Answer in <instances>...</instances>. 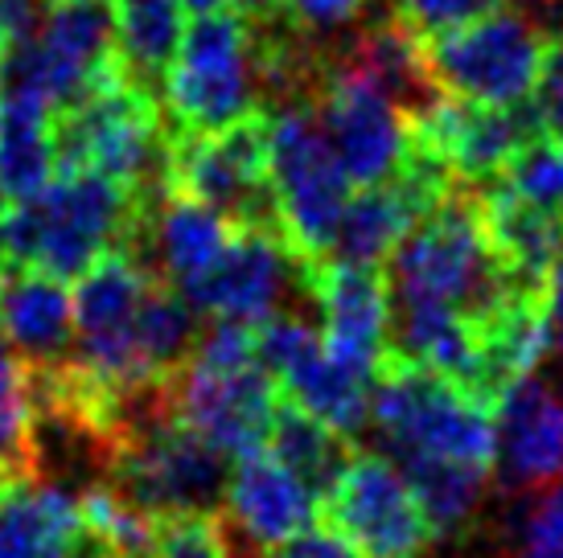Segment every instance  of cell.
Masks as SVG:
<instances>
[{"label": "cell", "instance_id": "obj_1", "mask_svg": "<svg viewBox=\"0 0 563 558\" xmlns=\"http://www.w3.org/2000/svg\"><path fill=\"white\" fill-rule=\"evenodd\" d=\"M391 309L449 312L482 328L527 283L506 267L482 214V189L453 186L387 259ZM534 292V288H531Z\"/></svg>", "mask_w": 563, "mask_h": 558}, {"label": "cell", "instance_id": "obj_2", "mask_svg": "<svg viewBox=\"0 0 563 558\" xmlns=\"http://www.w3.org/2000/svg\"><path fill=\"white\" fill-rule=\"evenodd\" d=\"M371 432L407 477L428 468H465L498 477L494 403L404 357H387L375 378Z\"/></svg>", "mask_w": 563, "mask_h": 558}, {"label": "cell", "instance_id": "obj_3", "mask_svg": "<svg viewBox=\"0 0 563 558\" xmlns=\"http://www.w3.org/2000/svg\"><path fill=\"white\" fill-rule=\"evenodd\" d=\"M141 193L95 169H63L37 198L16 202L0 222V255L13 267H37L79 279L108 250H128L144 214Z\"/></svg>", "mask_w": 563, "mask_h": 558}, {"label": "cell", "instance_id": "obj_4", "mask_svg": "<svg viewBox=\"0 0 563 558\" xmlns=\"http://www.w3.org/2000/svg\"><path fill=\"white\" fill-rule=\"evenodd\" d=\"M169 403L186 427L231 460L267 448L284 394L260 361L255 325L210 321L198 333L186 370L169 382Z\"/></svg>", "mask_w": 563, "mask_h": 558}, {"label": "cell", "instance_id": "obj_5", "mask_svg": "<svg viewBox=\"0 0 563 558\" xmlns=\"http://www.w3.org/2000/svg\"><path fill=\"white\" fill-rule=\"evenodd\" d=\"M108 484L153 517L222 510L231 456L186 427L169 403V387L144 399L108 448Z\"/></svg>", "mask_w": 563, "mask_h": 558}, {"label": "cell", "instance_id": "obj_6", "mask_svg": "<svg viewBox=\"0 0 563 558\" xmlns=\"http://www.w3.org/2000/svg\"><path fill=\"white\" fill-rule=\"evenodd\" d=\"M161 103L177 132H227L267 111L255 25L235 9L194 16L169 66Z\"/></svg>", "mask_w": 563, "mask_h": 558}, {"label": "cell", "instance_id": "obj_7", "mask_svg": "<svg viewBox=\"0 0 563 558\" xmlns=\"http://www.w3.org/2000/svg\"><path fill=\"white\" fill-rule=\"evenodd\" d=\"M267 181L276 222L300 259H329L354 181L317 120L313 99L267 111Z\"/></svg>", "mask_w": 563, "mask_h": 558}, {"label": "cell", "instance_id": "obj_8", "mask_svg": "<svg viewBox=\"0 0 563 558\" xmlns=\"http://www.w3.org/2000/svg\"><path fill=\"white\" fill-rule=\"evenodd\" d=\"M95 169L124 189L153 198L169 177V132L157 94L124 75L58 115V172Z\"/></svg>", "mask_w": 563, "mask_h": 558}, {"label": "cell", "instance_id": "obj_9", "mask_svg": "<svg viewBox=\"0 0 563 558\" xmlns=\"http://www.w3.org/2000/svg\"><path fill=\"white\" fill-rule=\"evenodd\" d=\"M548 42L543 21L501 4L461 30L423 42V54L440 94L485 108H522L534 99Z\"/></svg>", "mask_w": 563, "mask_h": 558}, {"label": "cell", "instance_id": "obj_10", "mask_svg": "<svg viewBox=\"0 0 563 558\" xmlns=\"http://www.w3.org/2000/svg\"><path fill=\"white\" fill-rule=\"evenodd\" d=\"M313 111L325 127L345 177L358 189L383 186L404 172L416 148V120L371 75L342 54L321 66Z\"/></svg>", "mask_w": 563, "mask_h": 558}, {"label": "cell", "instance_id": "obj_11", "mask_svg": "<svg viewBox=\"0 0 563 558\" xmlns=\"http://www.w3.org/2000/svg\"><path fill=\"white\" fill-rule=\"evenodd\" d=\"M165 186L219 210L235 226H272L276 202L267 181V111L227 132H169V177Z\"/></svg>", "mask_w": 563, "mask_h": 558}, {"label": "cell", "instance_id": "obj_12", "mask_svg": "<svg viewBox=\"0 0 563 558\" xmlns=\"http://www.w3.org/2000/svg\"><path fill=\"white\" fill-rule=\"evenodd\" d=\"M321 522L362 558H420L437 538L407 472L383 451H354L321 496Z\"/></svg>", "mask_w": 563, "mask_h": 558}, {"label": "cell", "instance_id": "obj_13", "mask_svg": "<svg viewBox=\"0 0 563 558\" xmlns=\"http://www.w3.org/2000/svg\"><path fill=\"white\" fill-rule=\"evenodd\" d=\"M297 292L309 300L305 259L288 247V238L272 226H239L219 264L181 295L198 316H210V321L264 325L280 312H292L288 295Z\"/></svg>", "mask_w": 563, "mask_h": 558}, {"label": "cell", "instance_id": "obj_14", "mask_svg": "<svg viewBox=\"0 0 563 558\" xmlns=\"http://www.w3.org/2000/svg\"><path fill=\"white\" fill-rule=\"evenodd\" d=\"M305 292L321 316L325 354L362 382H375L391 357V288L383 267L305 259Z\"/></svg>", "mask_w": 563, "mask_h": 558}, {"label": "cell", "instance_id": "obj_15", "mask_svg": "<svg viewBox=\"0 0 563 558\" xmlns=\"http://www.w3.org/2000/svg\"><path fill=\"white\" fill-rule=\"evenodd\" d=\"M543 132L531 103L522 108H485L465 99H440L416 120V144H423L461 186H494L518 148Z\"/></svg>", "mask_w": 563, "mask_h": 558}, {"label": "cell", "instance_id": "obj_16", "mask_svg": "<svg viewBox=\"0 0 563 558\" xmlns=\"http://www.w3.org/2000/svg\"><path fill=\"white\" fill-rule=\"evenodd\" d=\"M0 558H115L79 493L42 477H0Z\"/></svg>", "mask_w": 563, "mask_h": 558}, {"label": "cell", "instance_id": "obj_17", "mask_svg": "<svg viewBox=\"0 0 563 558\" xmlns=\"http://www.w3.org/2000/svg\"><path fill=\"white\" fill-rule=\"evenodd\" d=\"M498 481L510 493H534L563 481V394L548 378L527 373L494 403Z\"/></svg>", "mask_w": 563, "mask_h": 558}, {"label": "cell", "instance_id": "obj_18", "mask_svg": "<svg viewBox=\"0 0 563 558\" xmlns=\"http://www.w3.org/2000/svg\"><path fill=\"white\" fill-rule=\"evenodd\" d=\"M222 510H227V522L260 555H267L321 522V496L272 451L260 448L231 460Z\"/></svg>", "mask_w": 563, "mask_h": 558}, {"label": "cell", "instance_id": "obj_19", "mask_svg": "<svg viewBox=\"0 0 563 558\" xmlns=\"http://www.w3.org/2000/svg\"><path fill=\"white\" fill-rule=\"evenodd\" d=\"M0 337L30 361L33 373L70 366L75 292H66V279L37 267H9L0 292Z\"/></svg>", "mask_w": 563, "mask_h": 558}, {"label": "cell", "instance_id": "obj_20", "mask_svg": "<svg viewBox=\"0 0 563 558\" xmlns=\"http://www.w3.org/2000/svg\"><path fill=\"white\" fill-rule=\"evenodd\" d=\"M58 177V111L33 91H0V186L30 202Z\"/></svg>", "mask_w": 563, "mask_h": 558}, {"label": "cell", "instance_id": "obj_21", "mask_svg": "<svg viewBox=\"0 0 563 558\" xmlns=\"http://www.w3.org/2000/svg\"><path fill=\"white\" fill-rule=\"evenodd\" d=\"M482 214L506 267L534 292H543L551 267L563 255V214L518 198L510 186H482Z\"/></svg>", "mask_w": 563, "mask_h": 558}, {"label": "cell", "instance_id": "obj_22", "mask_svg": "<svg viewBox=\"0 0 563 558\" xmlns=\"http://www.w3.org/2000/svg\"><path fill=\"white\" fill-rule=\"evenodd\" d=\"M108 4L120 75L161 99L169 66L186 37V4L181 0H108Z\"/></svg>", "mask_w": 563, "mask_h": 558}, {"label": "cell", "instance_id": "obj_23", "mask_svg": "<svg viewBox=\"0 0 563 558\" xmlns=\"http://www.w3.org/2000/svg\"><path fill=\"white\" fill-rule=\"evenodd\" d=\"M267 451L292 468L317 496H325L345 472V465L354 460V439L284 399L272 435H267Z\"/></svg>", "mask_w": 563, "mask_h": 558}, {"label": "cell", "instance_id": "obj_24", "mask_svg": "<svg viewBox=\"0 0 563 558\" xmlns=\"http://www.w3.org/2000/svg\"><path fill=\"white\" fill-rule=\"evenodd\" d=\"M0 468L33 477L37 468V378L0 337Z\"/></svg>", "mask_w": 563, "mask_h": 558}, {"label": "cell", "instance_id": "obj_25", "mask_svg": "<svg viewBox=\"0 0 563 558\" xmlns=\"http://www.w3.org/2000/svg\"><path fill=\"white\" fill-rule=\"evenodd\" d=\"M501 186H510L518 198L563 214V140L539 136L527 140L518 156L501 172Z\"/></svg>", "mask_w": 563, "mask_h": 558}, {"label": "cell", "instance_id": "obj_26", "mask_svg": "<svg viewBox=\"0 0 563 558\" xmlns=\"http://www.w3.org/2000/svg\"><path fill=\"white\" fill-rule=\"evenodd\" d=\"M510 558H563V481L534 489L510 526Z\"/></svg>", "mask_w": 563, "mask_h": 558}, {"label": "cell", "instance_id": "obj_27", "mask_svg": "<svg viewBox=\"0 0 563 558\" xmlns=\"http://www.w3.org/2000/svg\"><path fill=\"white\" fill-rule=\"evenodd\" d=\"M153 558H235L231 526H222L219 510L157 517V555Z\"/></svg>", "mask_w": 563, "mask_h": 558}, {"label": "cell", "instance_id": "obj_28", "mask_svg": "<svg viewBox=\"0 0 563 558\" xmlns=\"http://www.w3.org/2000/svg\"><path fill=\"white\" fill-rule=\"evenodd\" d=\"M501 4L506 0H391V16L420 42H432L440 33L461 30L477 16L494 13Z\"/></svg>", "mask_w": 563, "mask_h": 558}, {"label": "cell", "instance_id": "obj_29", "mask_svg": "<svg viewBox=\"0 0 563 558\" xmlns=\"http://www.w3.org/2000/svg\"><path fill=\"white\" fill-rule=\"evenodd\" d=\"M371 0H280V16L300 30L305 37H325V33L350 30Z\"/></svg>", "mask_w": 563, "mask_h": 558}, {"label": "cell", "instance_id": "obj_30", "mask_svg": "<svg viewBox=\"0 0 563 558\" xmlns=\"http://www.w3.org/2000/svg\"><path fill=\"white\" fill-rule=\"evenodd\" d=\"M531 108L539 115L543 136L563 140V33H551L548 58H543V75H539Z\"/></svg>", "mask_w": 563, "mask_h": 558}, {"label": "cell", "instance_id": "obj_31", "mask_svg": "<svg viewBox=\"0 0 563 558\" xmlns=\"http://www.w3.org/2000/svg\"><path fill=\"white\" fill-rule=\"evenodd\" d=\"M264 558H362V555L345 538H338L329 526H313L305 529V534H297V538H288L284 546H276V550H267Z\"/></svg>", "mask_w": 563, "mask_h": 558}, {"label": "cell", "instance_id": "obj_32", "mask_svg": "<svg viewBox=\"0 0 563 558\" xmlns=\"http://www.w3.org/2000/svg\"><path fill=\"white\" fill-rule=\"evenodd\" d=\"M49 0H0V21H4V30L9 37H25L42 25V16H46Z\"/></svg>", "mask_w": 563, "mask_h": 558}, {"label": "cell", "instance_id": "obj_33", "mask_svg": "<svg viewBox=\"0 0 563 558\" xmlns=\"http://www.w3.org/2000/svg\"><path fill=\"white\" fill-rule=\"evenodd\" d=\"M227 9H235L251 25H264V21L280 16V0H227Z\"/></svg>", "mask_w": 563, "mask_h": 558}, {"label": "cell", "instance_id": "obj_34", "mask_svg": "<svg viewBox=\"0 0 563 558\" xmlns=\"http://www.w3.org/2000/svg\"><path fill=\"white\" fill-rule=\"evenodd\" d=\"M548 357H551V373H555V387L563 390V321L555 325V333H551Z\"/></svg>", "mask_w": 563, "mask_h": 558}, {"label": "cell", "instance_id": "obj_35", "mask_svg": "<svg viewBox=\"0 0 563 558\" xmlns=\"http://www.w3.org/2000/svg\"><path fill=\"white\" fill-rule=\"evenodd\" d=\"M186 4V13L202 16V13H214V9H227V0H181Z\"/></svg>", "mask_w": 563, "mask_h": 558}, {"label": "cell", "instance_id": "obj_36", "mask_svg": "<svg viewBox=\"0 0 563 558\" xmlns=\"http://www.w3.org/2000/svg\"><path fill=\"white\" fill-rule=\"evenodd\" d=\"M527 4H531V9H539V13H548V21L563 9V0H527ZM548 21H543V25H548Z\"/></svg>", "mask_w": 563, "mask_h": 558}, {"label": "cell", "instance_id": "obj_37", "mask_svg": "<svg viewBox=\"0 0 563 558\" xmlns=\"http://www.w3.org/2000/svg\"><path fill=\"white\" fill-rule=\"evenodd\" d=\"M9 210H13V198H9V193H4V186H0V222L9 217Z\"/></svg>", "mask_w": 563, "mask_h": 558}, {"label": "cell", "instance_id": "obj_38", "mask_svg": "<svg viewBox=\"0 0 563 558\" xmlns=\"http://www.w3.org/2000/svg\"><path fill=\"white\" fill-rule=\"evenodd\" d=\"M9 267H13V264H9L4 255H0V292H4V276H9Z\"/></svg>", "mask_w": 563, "mask_h": 558}, {"label": "cell", "instance_id": "obj_39", "mask_svg": "<svg viewBox=\"0 0 563 558\" xmlns=\"http://www.w3.org/2000/svg\"><path fill=\"white\" fill-rule=\"evenodd\" d=\"M4 46H9V30H4V21H0V54H4Z\"/></svg>", "mask_w": 563, "mask_h": 558}]
</instances>
